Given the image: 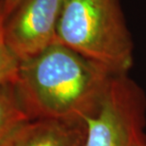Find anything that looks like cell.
<instances>
[{
    "mask_svg": "<svg viewBox=\"0 0 146 146\" xmlns=\"http://www.w3.org/2000/svg\"><path fill=\"white\" fill-rule=\"evenodd\" d=\"M114 75L57 41L20 62L14 87L29 120L84 122Z\"/></svg>",
    "mask_w": 146,
    "mask_h": 146,
    "instance_id": "6da1fadb",
    "label": "cell"
},
{
    "mask_svg": "<svg viewBox=\"0 0 146 146\" xmlns=\"http://www.w3.org/2000/svg\"><path fill=\"white\" fill-rule=\"evenodd\" d=\"M84 122L29 120L17 127L1 146H84Z\"/></svg>",
    "mask_w": 146,
    "mask_h": 146,
    "instance_id": "5b68a950",
    "label": "cell"
},
{
    "mask_svg": "<svg viewBox=\"0 0 146 146\" xmlns=\"http://www.w3.org/2000/svg\"><path fill=\"white\" fill-rule=\"evenodd\" d=\"M22 1V0H3V10H4V14L6 19L9 17L12 11L15 10L17 5Z\"/></svg>",
    "mask_w": 146,
    "mask_h": 146,
    "instance_id": "ba28073f",
    "label": "cell"
},
{
    "mask_svg": "<svg viewBox=\"0 0 146 146\" xmlns=\"http://www.w3.org/2000/svg\"><path fill=\"white\" fill-rule=\"evenodd\" d=\"M64 0H22L4 25L5 41L20 62L57 42V28Z\"/></svg>",
    "mask_w": 146,
    "mask_h": 146,
    "instance_id": "277c9868",
    "label": "cell"
},
{
    "mask_svg": "<svg viewBox=\"0 0 146 146\" xmlns=\"http://www.w3.org/2000/svg\"><path fill=\"white\" fill-rule=\"evenodd\" d=\"M29 120L17 97L14 82L0 86V146L21 124Z\"/></svg>",
    "mask_w": 146,
    "mask_h": 146,
    "instance_id": "8992f818",
    "label": "cell"
},
{
    "mask_svg": "<svg viewBox=\"0 0 146 146\" xmlns=\"http://www.w3.org/2000/svg\"><path fill=\"white\" fill-rule=\"evenodd\" d=\"M57 41L115 74H126L134 46L120 0H64Z\"/></svg>",
    "mask_w": 146,
    "mask_h": 146,
    "instance_id": "7a4b0ae2",
    "label": "cell"
},
{
    "mask_svg": "<svg viewBox=\"0 0 146 146\" xmlns=\"http://www.w3.org/2000/svg\"><path fill=\"white\" fill-rule=\"evenodd\" d=\"M5 21L3 0H0V86L14 82L20 65V61L11 51L5 41Z\"/></svg>",
    "mask_w": 146,
    "mask_h": 146,
    "instance_id": "52a82bcc",
    "label": "cell"
},
{
    "mask_svg": "<svg viewBox=\"0 0 146 146\" xmlns=\"http://www.w3.org/2000/svg\"><path fill=\"white\" fill-rule=\"evenodd\" d=\"M84 122V146H146L144 92L128 73L115 74Z\"/></svg>",
    "mask_w": 146,
    "mask_h": 146,
    "instance_id": "3957f363",
    "label": "cell"
}]
</instances>
